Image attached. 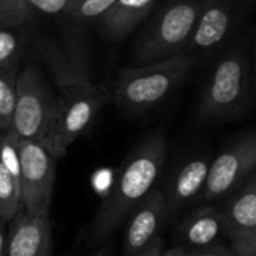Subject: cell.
Returning <instances> with one entry per match:
<instances>
[{
	"instance_id": "6da1fadb",
	"label": "cell",
	"mask_w": 256,
	"mask_h": 256,
	"mask_svg": "<svg viewBox=\"0 0 256 256\" xmlns=\"http://www.w3.org/2000/svg\"><path fill=\"white\" fill-rule=\"evenodd\" d=\"M166 159V135L162 128L148 134L126 158L111 190L100 202L88 230L94 244L108 240L135 207L153 190Z\"/></svg>"
},
{
	"instance_id": "7a4b0ae2",
	"label": "cell",
	"mask_w": 256,
	"mask_h": 256,
	"mask_svg": "<svg viewBox=\"0 0 256 256\" xmlns=\"http://www.w3.org/2000/svg\"><path fill=\"white\" fill-rule=\"evenodd\" d=\"M194 64L195 56L182 52L162 62L123 68L116 81V104L130 112L152 110L188 76Z\"/></svg>"
},
{
	"instance_id": "3957f363",
	"label": "cell",
	"mask_w": 256,
	"mask_h": 256,
	"mask_svg": "<svg viewBox=\"0 0 256 256\" xmlns=\"http://www.w3.org/2000/svg\"><path fill=\"white\" fill-rule=\"evenodd\" d=\"M204 2L206 0L171 2L141 34L132 57L134 66L162 62L186 52Z\"/></svg>"
},
{
	"instance_id": "277c9868",
	"label": "cell",
	"mask_w": 256,
	"mask_h": 256,
	"mask_svg": "<svg viewBox=\"0 0 256 256\" xmlns=\"http://www.w3.org/2000/svg\"><path fill=\"white\" fill-rule=\"evenodd\" d=\"M108 99L110 93L104 87L92 86L87 80H78L58 99L54 118L44 140L57 160L86 132Z\"/></svg>"
},
{
	"instance_id": "5b68a950",
	"label": "cell",
	"mask_w": 256,
	"mask_h": 256,
	"mask_svg": "<svg viewBox=\"0 0 256 256\" xmlns=\"http://www.w3.org/2000/svg\"><path fill=\"white\" fill-rule=\"evenodd\" d=\"M58 98L52 93L40 69L26 64L16 81V100L10 132L20 140L42 141L57 110Z\"/></svg>"
},
{
	"instance_id": "8992f818",
	"label": "cell",
	"mask_w": 256,
	"mask_h": 256,
	"mask_svg": "<svg viewBox=\"0 0 256 256\" xmlns=\"http://www.w3.org/2000/svg\"><path fill=\"white\" fill-rule=\"evenodd\" d=\"M21 208L30 216L50 214L57 159L42 141H20Z\"/></svg>"
},
{
	"instance_id": "52a82bcc",
	"label": "cell",
	"mask_w": 256,
	"mask_h": 256,
	"mask_svg": "<svg viewBox=\"0 0 256 256\" xmlns=\"http://www.w3.org/2000/svg\"><path fill=\"white\" fill-rule=\"evenodd\" d=\"M246 63L240 51L228 52L214 68L202 93L198 116L201 120H214L231 116L246 93Z\"/></svg>"
},
{
	"instance_id": "ba28073f",
	"label": "cell",
	"mask_w": 256,
	"mask_h": 256,
	"mask_svg": "<svg viewBox=\"0 0 256 256\" xmlns=\"http://www.w3.org/2000/svg\"><path fill=\"white\" fill-rule=\"evenodd\" d=\"M256 172V132L248 134L225 148L210 165L202 200H220L240 188Z\"/></svg>"
},
{
	"instance_id": "9c48e42d",
	"label": "cell",
	"mask_w": 256,
	"mask_h": 256,
	"mask_svg": "<svg viewBox=\"0 0 256 256\" xmlns=\"http://www.w3.org/2000/svg\"><path fill=\"white\" fill-rule=\"evenodd\" d=\"M168 213L166 196L160 190H152L129 214L123 236V255L136 256L160 237Z\"/></svg>"
},
{
	"instance_id": "30bf717a",
	"label": "cell",
	"mask_w": 256,
	"mask_h": 256,
	"mask_svg": "<svg viewBox=\"0 0 256 256\" xmlns=\"http://www.w3.org/2000/svg\"><path fill=\"white\" fill-rule=\"evenodd\" d=\"M8 256H52L50 214L30 216L20 208L9 222Z\"/></svg>"
},
{
	"instance_id": "8fae6325",
	"label": "cell",
	"mask_w": 256,
	"mask_h": 256,
	"mask_svg": "<svg viewBox=\"0 0 256 256\" xmlns=\"http://www.w3.org/2000/svg\"><path fill=\"white\" fill-rule=\"evenodd\" d=\"M18 146L10 130L0 134V218L8 224L21 208Z\"/></svg>"
},
{
	"instance_id": "7c38bea8",
	"label": "cell",
	"mask_w": 256,
	"mask_h": 256,
	"mask_svg": "<svg viewBox=\"0 0 256 256\" xmlns=\"http://www.w3.org/2000/svg\"><path fill=\"white\" fill-rule=\"evenodd\" d=\"M232 24V6L228 0H206L186 52L210 50L226 38Z\"/></svg>"
},
{
	"instance_id": "4fadbf2b",
	"label": "cell",
	"mask_w": 256,
	"mask_h": 256,
	"mask_svg": "<svg viewBox=\"0 0 256 256\" xmlns=\"http://www.w3.org/2000/svg\"><path fill=\"white\" fill-rule=\"evenodd\" d=\"M156 0H116L98 21L102 34L110 40H122L132 33L153 10Z\"/></svg>"
},
{
	"instance_id": "5bb4252c",
	"label": "cell",
	"mask_w": 256,
	"mask_h": 256,
	"mask_svg": "<svg viewBox=\"0 0 256 256\" xmlns=\"http://www.w3.org/2000/svg\"><path fill=\"white\" fill-rule=\"evenodd\" d=\"M210 165L212 162L206 158H196L182 165L168 189L166 202L170 212H178L202 192Z\"/></svg>"
},
{
	"instance_id": "9a60e30c",
	"label": "cell",
	"mask_w": 256,
	"mask_h": 256,
	"mask_svg": "<svg viewBox=\"0 0 256 256\" xmlns=\"http://www.w3.org/2000/svg\"><path fill=\"white\" fill-rule=\"evenodd\" d=\"M224 228L228 234L256 228V172L232 192L224 212Z\"/></svg>"
},
{
	"instance_id": "2e32d148",
	"label": "cell",
	"mask_w": 256,
	"mask_h": 256,
	"mask_svg": "<svg viewBox=\"0 0 256 256\" xmlns=\"http://www.w3.org/2000/svg\"><path fill=\"white\" fill-rule=\"evenodd\" d=\"M224 228L222 212H218L213 207H204L186 218L182 224L183 238L196 248L210 246Z\"/></svg>"
},
{
	"instance_id": "e0dca14e",
	"label": "cell",
	"mask_w": 256,
	"mask_h": 256,
	"mask_svg": "<svg viewBox=\"0 0 256 256\" xmlns=\"http://www.w3.org/2000/svg\"><path fill=\"white\" fill-rule=\"evenodd\" d=\"M20 70V62L0 68V134L10 130L12 126Z\"/></svg>"
},
{
	"instance_id": "ac0fdd59",
	"label": "cell",
	"mask_w": 256,
	"mask_h": 256,
	"mask_svg": "<svg viewBox=\"0 0 256 256\" xmlns=\"http://www.w3.org/2000/svg\"><path fill=\"white\" fill-rule=\"evenodd\" d=\"M34 16V10L26 0H0V27L21 28Z\"/></svg>"
},
{
	"instance_id": "d6986e66",
	"label": "cell",
	"mask_w": 256,
	"mask_h": 256,
	"mask_svg": "<svg viewBox=\"0 0 256 256\" xmlns=\"http://www.w3.org/2000/svg\"><path fill=\"white\" fill-rule=\"evenodd\" d=\"M114 3L116 0H75L68 16L81 24L99 21Z\"/></svg>"
},
{
	"instance_id": "ffe728a7",
	"label": "cell",
	"mask_w": 256,
	"mask_h": 256,
	"mask_svg": "<svg viewBox=\"0 0 256 256\" xmlns=\"http://www.w3.org/2000/svg\"><path fill=\"white\" fill-rule=\"evenodd\" d=\"M22 38L18 28L0 27V68L10 66L20 62Z\"/></svg>"
},
{
	"instance_id": "44dd1931",
	"label": "cell",
	"mask_w": 256,
	"mask_h": 256,
	"mask_svg": "<svg viewBox=\"0 0 256 256\" xmlns=\"http://www.w3.org/2000/svg\"><path fill=\"white\" fill-rule=\"evenodd\" d=\"M232 252L237 256H256V228L230 234Z\"/></svg>"
},
{
	"instance_id": "7402d4cb",
	"label": "cell",
	"mask_w": 256,
	"mask_h": 256,
	"mask_svg": "<svg viewBox=\"0 0 256 256\" xmlns=\"http://www.w3.org/2000/svg\"><path fill=\"white\" fill-rule=\"evenodd\" d=\"M30 8L39 14L56 16V15H68L75 0H26Z\"/></svg>"
},
{
	"instance_id": "603a6c76",
	"label": "cell",
	"mask_w": 256,
	"mask_h": 256,
	"mask_svg": "<svg viewBox=\"0 0 256 256\" xmlns=\"http://www.w3.org/2000/svg\"><path fill=\"white\" fill-rule=\"evenodd\" d=\"M189 256H237L234 252L222 248V246H206L196 248V250L189 252Z\"/></svg>"
},
{
	"instance_id": "cb8c5ba5",
	"label": "cell",
	"mask_w": 256,
	"mask_h": 256,
	"mask_svg": "<svg viewBox=\"0 0 256 256\" xmlns=\"http://www.w3.org/2000/svg\"><path fill=\"white\" fill-rule=\"evenodd\" d=\"M164 255V240L158 237L147 249H144L141 254L136 256H162Z\"/></svg>"
},
{
	"instance_id": "d4e9b609",
	"label": "cell",
	"mask_w": 256,
	"mask_h": 256,
	"mask_svg": "<svg viewBox=\"0 0 256 256\" xmlns=\"http://www.w3.org/2000/svg\"><path fill=\"white\" fill-rule=\"evenodd\" d=\"M6 224L0 218V256H8V231H6Z\"/></svg>"
},
{
	"instance_id": "484cf974",
	"label": "cell",
	"mask_w": 256,
	"mask_h": 256,
	"mask_svg": "<svg viewBox=\"0 0 256 256\" xmlns=\"http://www.w3.org/2000/svg\"><path fill=\"white\" fill-rule=\"evenodd\" d=\"M162 256H189V254H188L183 248L177 246V248H172V249L164 252V255Z\"/></svg>"
},
{
	"instance_id": "4316f807",
	"label": "cell",
	"mask_w": 256,
	"mask_h": 256,
	"mask_svg": "<svg viewBox=\"0 0 256 256\" xmlns=\"http://www.w3.org/2000/svg\"><path fill=\"white\" fill-rule=\"evenodd\" d=\"M93 256H112V250H111V248H102V249H99L96 254Z\"/></svg>"
},
{
	"instance_id": "83f0119b",
	"label": "cell",
	"mask_w": 256,
	"mask_h": 256,
	"mask_svg": "<svg viewBox=\"0 0 256 256\" xmlns=\"http://www.w3.org/2000/svg\"><path fill=\"white\" fill-rule=\"evenodd\" d=\"M255 68H256V52H255Z\"/></svg>"
}]
</instances>
